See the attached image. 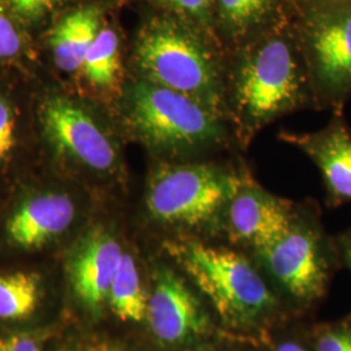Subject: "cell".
I'll list each match as a JSON object with an SVG mask.
<instances>
[{
    "label": "cell",
    "mask_w": 351,
    "mask_h": 351,
    "mask_svg": "<svg viewBox=\"0 0 351 351\" xmlns=\"http://www.w3.org/2000/svg\"><path fill=\"white\" fill-rule=\"evenodd\" d=\"M230 91L233 117L245 141L313 99L301 49L282 37L259 42L239 58Z\"/></svg>",
    "instance_id": "1"
},
{
    "label": "cell",
    "mask_w": 351,
    "mask_h": 351,
    "mask_svg": "<svg viewBox=\"0 0 351 351\" xmlns=\"http://www.w3.org/2000/svg\"><path fill=\"white\" fill-rule=\"evenodd\" d=\"M121 120L133 138L165 156L204 150L224 137L221 113L143 78L125 88Z\"/></svg>",
    "instance_id": "2"
},
{
    "label": "cell",
    "mask_w": 351,
    "mask_h": 351,
    "mask_svg": "<svg viewBox=\"0 0 351 351\" xmlns=\"http://www.w3.org/2000/svg\"><path fill=\"white\" fill-rule=\"evenodd\" d=\"M133 58L141 78L223 112L226 90L217 62L186 26L172 20L152 21L141 32Z\"/></svg>",
    "instance_id": "3"
},
{
    "label": "cell",
    "mask_w": 351,
    "mask_h": 351,
    "mask_svg": "<svg viewBox=\"0 0 351 351\" xmlns=\"http://www.w3.org/2000/svg\"><path fill=\"white\" fill-rule=\"evenodd\" d=\"M167 250L232 326H250L268 314L275 298L242 255L197 241H171Z\"/></svg>",
    "instance_id": "4"
},
{
    "label": "cell",
    "mask_w": 351,
    "mask_h": 351,
    "mask_svg": "<svg viewBox=\"0 0 351 351\" xmlns=\"http://www.w3.org/2000/svg\"><path fill=\"white\" fill-rule=\"evenodd\" d=\"M39 133L52 158L75 172L112 178L123 168L121 149L111 126L90 104L62 93L38 104Z\"/></svg>",
    "instance_id": "5"
},
{
    "label": "cell",
    "mask_w": 351,
    "mask_h": 351,
    "mask_svg": "<svg viewBox=\"0 0 351 351\" xmlns=\"http://www.w3.org/2000/svg\"><path fill=\"white\" fill-rule=\"evenodd\" d=\"M245 181L213 164H162L151 173L145 204L151 219L177 228L208 224L236 197Z\"/></svg>",
    "instance_id": "6"
},
{
    "label": "cell",
    "mask_w": 351,
    "mask_h": 351,
    "mask_svg": "<svg viewBox=\"0 0 351 351\" xmlns=\"http://www.w3.org/2000/svg\"><path fill=\"white\" fill-rule=\"evenodd\" d=\"M301 51L313 99L339 108L351 97V3L320 5L306 24Z\"/></svg>",
    "instance_id": "7"
},
{
    "label": "cell",
    "mask_w": 351,
    "mask_h": 351,
    "mask_svg": "<svg viewBox=\"0 0 351 351\" xmlns=\"http://www.w3.org/2000/svg\"><path fill=\"white\" fill-rule=\"evenodd\" d=\"M258 252L269 272L297 300L316 301L326 293L332 254L315 223L294 221L281 237Z\"/></svg>",
    "instance_id": "8"
},
{
    "label": "cell",
    "mask_w": 351,
    "mask_h": 351,
    "mask_svg": "<svg viewBox=\"0 0 351 351\" xmlns=\"http://www.w3.org/2000/svg\"><path fill=\"white\" fill-rule=\"evenodd\" d=\"M77 203L65 190H32L13 206L4 223V237L13 249L42 250L73 228Z\"/></svg>",
    "instance_id": "9"
},
{
    "label": "cell",
    "mask_w": 351,
    "mask_h": 351,
    "mask_svg": "<svg viewBox=\"0 0 351 351\" xmlns=\"http://www.w3.org/2000/svg\"><path fill=\"white\" fill-rule=\"evenodd\" d=\"M124 251L111 229L98 226L88 229L69 254L66 272L73 294L91 314L101 313L108 304L110 289Z\"/></svg>",
    "instance_id": "10"
},
{
    "label": "cell",
    "mask_w": 351,
    "mask_h": 351,
    "mask_svg": "<svg viewBox=\"0 0 351 351\" xmlns=\"http://www.w3.org/2000/svg\"><path fill=\"white\" fill-rule=\"evenodd\" d=\"M146 320L154 337L164 345H182L208 329V317L198 298L169 269L156 274L149 294Z\"/></svg>",
    "instance_id": "11"
},
{
    "label": "cell",
    "mask_w": 351,
    "mask_h": 351,
    "mask_svg": "<svg viewBox=\"0 0 351 351\" xmlns=\"http://www.w3.org/2000/svg\"><path fill=\"white\" fill-rule=\"evenodd\" d=\"M281 138L301 149L316 164L333 206L351 202V133L342 116L336 114L319 132L284 133Z\"/></svg>",
    "instance_id": "12"
},
{
    "label": "cell",
    "mask_w": 351,
    "mask_h": 351,
    "mask_svg": "<svg viewBox=\"0 0 351 351\" xmlns=\"http://www.w3.org/2000/svg\"><path fill=\"white\" fill-rule=\"evenodd\" d=\"M228 229L232 239L261 250L281 237L293 217L288 204L259 189L242 186L226 207Z\"/></svg>",
    "instance_id": "13"
},
{
    "label": "cell",
    "mask_w": 351,
    "mask_h": 351,
    "mask_svg": "<svg viewBox=\"0 0 351 351\" xmlns=\"http://www.w3.org/2000/svg\"><path fill=\"white\" fill-rule=\"evenodd\" d=\"M101 26V11L97 5L77 8L55 25L50 34V47L53 63L60 72L80 73Z\"/></svg>",
    "instance_id": "14"
},
{
    "label": "cell",
    "mask_w": 351,
    "mask_h": 351,
    "mask_svg": "<svg viewBox=\"0 0 351 351\" xmlns=\"http://www.w3.org/2000/svg\"><path fill=\"white\" fill-rule=\"evenodd\" d=\"M78 75L94 94L103 98L116 95L121 85L123 63L120 38L114 29L101 26Z\"/></svg>",
    "instance_id": "15"
},
{
    "label": "cell",
    "mask_w": 351,
    "mask_h": 351,
    "mask_svg": "<svg viewBox=\"0 0 351 351\" xmlns=\"http://www.w3.org/2000/svg\"><path fill=\"white\" fill-rule=\"evenodd\" d=\"M147 301L138 264L125 250L113 278L107 306L121 322L141 323L146 320Z\"/></svg>",
    "instance_id": "16"
},
{
    "label": "cell",
    "mask_w": 351,
    "mask_h": 351,
    "mask_svg": "<svg viewBox=\"0 0 351 351\" xmlns=\"http://www.w3.org/2000/svg\"><path fill=\"white\" fill-rule=\"evenodd\" d=\"M43 300L42 277L32 271L0 275V320L21 322L36 314Z\"/></svg>",
    "instance_id": "17"
},
{
    "label": "cell",
    "mask_w": 351,
    "mask_h": 351,
    "mask_svg": "<svg viewBox=\"0 0 351 351\" xmlns=\"http://www.w3.org/2000/svg\"><path fill=\"white\" fill-rule=\"evenodd\" d=\"M24 125L20 107L0 88V175L14 163L24 142Z\"/></svg>",
    "instance_id": "18"
},
{
    "label": "cell",
    "mask_w": 351,
    "mask_h": 351,
    "mask_svg": "<svg viewBox=\"0 0 351 351\" xmlns=\"http://www.w3.org/2000/svg\"><path fill=\"white\" fill-rule=\"evenodd\" d=\"M275 0H217L219 12L228 30L242 36L261 24L272 11Z\"/></svg>",
    "instance_id": "19"
},
{
    "label": "cell",
    "mask_w": 351,
    "mask_h": 351,
    "mask_svg": "<svg viewBox=\"0 0 351 351\" xmlns=\"http://www.w3.org/2000/svg\"><path fill=\"white\" fill-rule=\"evenodd\" d=\"M19 21L0 1V63L11 64L23 59L25 39Z\"/></svg>",
    "instance_id": "20"
},
{
    "label": "cell",
    "mask_w": 351,
    "mask_h": 351,
    "mask_svg": "<svg viewBox=\"0 0 351 351\" xmlns=\"http://www.w3.org/2000/svg\"><path fill=\"white\" fill-rule=\"evenodd\" d=\"M60 1L62 0H3L1 3L19 23L33 25L55 11Z\"/></svg>",
    "instance_id": "21"
},
{
    "label": "cell",
    "mask_w": 351,
    "mask_h": 351,
    "mask_svg": "<svg viewBox=\"0 0 351 351\" xmlns=\"http://www.w3.org/2000/svg\"><path fill=\"white\" fill-rule=\"evenodd\" d=\"M314 351H351V319L323 326L316 335Z\"/></svg>",
    "instance_id": "22"
},
{
    "label": "cell",
    "mask_w": 351,
    "mask_h": 351,
    "mask_svg": "<svg viewBox=\"0 0 351 351\" xmlns=\"http://www.w3.org/2000/svg\"><path fill=\"white\" fill-rule=\"evenodd\" d=\"M0 351H46L45 339L34 332L0 333Z\"/></svg>",
    "instance_id": "23"
},
{
    "label": "cell",
    "mask_w": 351,
    "mask_h": 351,
    "mask_svg": "<svg viewBox=\"0 0 351 351\" xmlns=\"http://www.w3.org/2000/svg\"><path fill=\"white\" fill-rule=\"evenodd\" d=\"M194 21H206L213 0H158Z\"/></svg>",
    "instance_id": "24"
},
{
    "label": "cell",
    "mask_w": 351,
    "mask_h": 351,
    "mask_svg": "<svg viewBox=\"0 0 351 351\" xmlns=\"http://www.w3.org/2000/svg\"><path fill=\"white\" fill-rule=\"evenodd\" d=\"M69 351H121L113 346L108 342L103 341H93V342H85L81 345H77Z\"/></svg>",
    "instance_id": "25"
},
{
    "label": "cell",
    "mask_w": 351,
    "mask_h": 351,
    "mask_svg": "<svg viewBox=\"0 0 351 351\" xmlns=\"http://www.w3.org/2000/svg\"><path fill=\"white\" fill-rule=\"evenodd\" d=\"M339 255L351 269V229L339 239Z\"/></svg>",
    "instance_id": "26"
},
{
    "label": "cell",
    "mask_w": 351,
    "mask_h": 351,
    "mask_svg": "<svg viewBox=\"0 0 351 351\" xmlns=\"http://www.w3.org/2000/svg\"><path fill=\"white\" fill-rule=\"evenodd\" d=\"M276 351H310L308 349H306L304 346H302L300 343H295V342H287V343H282L278 346V349Z\"/></svg>",
    "instance_id": "27"
},
{
    "label": "cell",
    "mask_w": 351,
    "mask_h": 351,
    "mask_svg": "<svg viewBox=\"0 0 351 351\" xmlns=\"http://www.w3.org/2000/svg\"><path fill=\"white\" fill-rule=\"evenodd\" d=\"M323 4H339V3H351V0H319Z\"/></svg>",
    "instance_id": "28"
}]
</instances>
